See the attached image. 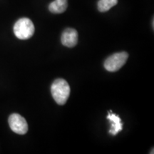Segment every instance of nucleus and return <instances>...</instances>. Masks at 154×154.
<instances>
[{
	"instance_id": "39448f33",
	"label": "nucleus",
	"mask_w": 154,
	"mask_h": 154,
	"mask_svg": "<svg viewBox=\"0 0 154 154\" xmlns=\"http://www.w3.org/2000/svg\"><path fill=\"white\" fill-rule=\"evenodd\" d=\"M61 43L65 47L72 48L76 45L78 42V33L74 29L68 28L63 31L61 35Z\"/></svg>"
},
{
	"instance_id": "6e6552de",
	"label": "nucleus",
	"mask_w": 154,
	"mask_h": 154,
	"mask_svg": "<svg viewBox=\"0 0 154 154\" xmlns=\"http://www.w3.org/2000/svg\"><path fill=\"white\" fill-rule=\"evenodd\" d=\"M118 3V0H99L98 2V9L101 12H106L114 7Z\"/></svg>"
},
{
	"instance_id": "f03ea898",
	"label": "nucleus",
	"mask_w": 154,
	"mask_h": 154,
	"mask_svg": "<svg viewBox=\"0 0 154 154\" xmlns=\"http://www.w3.org/2000/svg\"><path fill=\"white\" fill-rule=\"evenodd\" d=\"M33 22L28 18L19 19L14 26V33L19 39H28L33 36L34 33Z\"/></svg>"
},
{
	"instance_id": "7ed1b4c3",
	"label": "nucleus",
	"mask_w": 154,
	"mask_h": 154,
	"mask_svg": "<svg viewBox=\"0 0 154 154\" xmlns=\"http://www.w3.org/2000/svg\"><path fill=\"white\" fill-rule=\"evenodd\" d=\"M128 54L126 52L113 54L106 59L104 67L108 72H115L119 70L126 63Z\"/></svg>"
},
{
	"instance_id": "f257e3e1",
	"label": "nucleus",
	"mask_w": 154,
	"mask_h": 154,
	"mask_svg": "<svg viewBox=\"0 0 154 154\" xmlns=\"http://www.w3.org/2000/svg\"><path fill=\"white\" fill-rule=\"evenodd\" d=\"M51 92L54 101L59 105L66 103L70 95V86L66 80L58 79L53 82L51 86Z\"/></svg>"
},
{
	"instance_id": "20e7f679",
	"label": "nucleus",
	"mask_w": 154,
	"mask_h": 154,
	"mask_svg": "<svg viewBox=\"0 0 154 154\" xmlns=\"http://www.w3.org/2000/svg\"><path fill=\"white\" fill-rule=\"evenodd\" d=\"M9 125L12 131L24 135L28 131V124L26 119L18 113H13L9 117Z\"/></svg>"
},
{
	"instance_id": "423d86ee",
	"label": "nucleus",
	"mask_w": 154,
	"mask_h": 154,
	"mask_svg": "<svg viewBox=\"0 0 154 154\" xmlns=\"http://www.w3.org/2000/svg\"><path fill=\"white\" fill-rule=\"evenodd\" d=\"M107 119L110 121L111 125L109 133L113 136H116L123 129V124L121 122V119L118 115H116L111 112V111H109L108 113Z\"/></svg>"
},
{
	"instance_id": "0eeeda50",
	"label": "nucleus",
	"mask_w": 154,
	"mask_h": 154,
	"mask_svg": "<svg viewBox=\"0 0 154 154\" xmlns=\"http://www.w3.org/2000/svg\"><path fill=\"white\" fill-rule=\"evenodd\" d=\"M68 7L67 0H55L50 4L49 9L54 14H61L66 10Z\"/></svg>"
}]
</instances>
